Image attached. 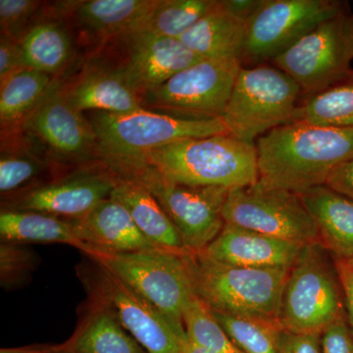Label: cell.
Segmentation results:
<instances>
[{
	"mask_svg": "<svg viewBox=\"0 0 353 353\" xmlns=\"http://www.w3.org/2000/svg\"><path fill=\"white\" fill-rule=\"evenodd\" d=\"M259 182L301 194L326 185L333 172L353 157V128L292 122L255 141Z\"/></svg>",
	"mask_w": 353,
	"mask_h": 353,
	"instance_id": "6da1fadb",
	"label": "cell"
},
{
	"mask_svg": "<svg viewBox=\"0 0 353 353\" xmlns=\"http://www.w3.org/2000/svg\"><path fill=\"white\" fill-rule=\"evenodd\" d=\"M97 136L99 162L118 180L136 182L157 148L185 139L230 134L222 119H190L139 109L129 113L85 112Z\"/></svg>",
	"mask_w": 353,
	"mask_h": 353,
	"instance_id": "7a4b0ae2",
	"label": "cell"
},
{
	"mask_svg": "<svg viewBox=\"0 0 353 353\" xmlns=\"http://www.w3.org/2000/svg\"><path fill=\"white\" fill-rule=\"evenodd\" d=\"M148 165L166 180L232 190L259 182L255 145L231 134L185 139L157 148Z\"/></svg>",
	"mask_w": 353,
	"mask_h": 353,
	"instance_id": "3957f363",
	"label": "cell"
},
{
	"mask_svg": "<svg viewBox=\"0 0 353 353\" xmlns=\"http://www.w3.org/2000/svg\"><path fill=\"white\" fill-rule=\"evenodd\" d=\"M194 294L212 310L279 320L290 268H245L185 253Z\"/></svg>",
	"mask_w": 353,
	"mask_h": 353,
	"instance_id": "277c9868",
	"label": "cell"
},
{
	"mask_svg": "<svg viewBox=\"0 0 353 353\" xmlns=\"http://www.w3.org/2000/svg\"><path fill=\"white\" fill-rule=\"evenodd\" d=\"M299 83L275 67H241L222 121L229 134L255 145L267 132L294 121Z\"/></svg>",
	"mask_w": 353,
	"mask_h": 353,
	"instance_id": "5b68a950",
	"label": "cell"
},
{
	"mask_svg": "<svg viewBox=\"0 0 353 353\" xmlns=\"http://www.w3.org/2000/svg\"><path fill=\"white\" fill-rule=\"evenodd\" d=\"M185 253L152 248L97 252L90 257L152 304L179 332L185 333L183 311L196 296Z\"/></svg>",
	"mask_w": 353,
	"mask_h": 353,
	"instance_id": "8992f818",
	"label": "cell"
},
{
	"mask_svg": "<svg viewBox=\"0 0 353 353\" xmlns=\"http://www.w3.org/2000/svg\"><path fill=\"white\" fill-rule=\"evenodd\" d=\"M345 315L336 265L319 243L304 245L288 276L279 321L289 331L322 334Z\"/></svg>",
	"mask_w": 353,
	"mask_h": 353,
	"instance_id": "52a82bcc",
	"label": "cell"
},
{
	"mask_svg": "<svg viewBox=\"0 0 353 353\" xmlns=\"http://www.w3.org/2000/svg\"><path fill=\"white\" fill-rule=\"evenodd\" d=\"M19 134L51 164L78 168L101 164L92 124L70 103L59 79L26 119Z\"/></svg>",
	"mask_w": 353,
	"mask_h": 353,
	"instance_id": "ba28073f",
	"label": "cell"
},
{
	"mask_svg": "<svg viewBox=\"0 0 353 353\" xmlns=\"http://www.w3.org/2000/svg\"><path fill=\"white\" fill-rule=\"evenodd\" d=\"M353 13L324 21L273 60L305 94L322 92L353 74Z\"/></svg>",
	"mask_w": 353,
	"mask_h": 353,
	"instance_id": "9c48e42d",
	"label": "cell"
},
{
	"mask_svg": "<svg viewBox=\"0 0 353 353\" xmlns=\"http://www.w3.org/2000/svg\"><path fill=\"white\" fill-rule=\"evenodd\" d=\"M241 61L201 59L141 97L146 110L190 119H222Z\"/></svg>",
	"mask_w": 353,
	"mask_h": 353,
	"instance_id": "30bf717a",
	"label": "cell"
},
{
	"mask_svg": "<svg viewBox=\"0 0 353 353\" xmlns=\"http://www.w3.org/2000/svg\"><path fill=\"white\" fill-rule=\"evenodd\" d=\"M225 224L301 245L319 243L314 222L301 194L259 182L229 190Z\"/></svg>",
	"mask_w": 353,
	"mask_h": 353,
	"instance_id": "8fae6325",
	"label": "cell"
},
{
	"mask_svg": "<svg viewBox=\"0 0 353 353\" xmlns=\"http://www.w3.org/2000/svg\"><path fill=\"white\" fill-rule=\"evenodd\" d=\"M333 0H263L245 23L241 60L253 63L272 60L292 48L324 21L345 10Z\"/></svg>",
	"mask_w": 353,
	"mask_h": 353,
	"instance_id": "7c38bea8",
	"label": "cell"
},
{
	"mask_svg": "<svg viewBox=\"0 0 353 353\" xmlns=\"http://www.w3.org/2000/svg\"><path fill=\"white\" fill-rule=\"evenodd\" d=\"M136 182L145 185L159 202L178 230L188 252L205 250L224 228L223 208L229 189L173 183L152 167Z\"/></svg>",
	"mask_w": 353,
	"mask_h": 353,
	"instance_id": "4fadbf2b",
	"label": "cell"
},
{
	"mask_svg": "<svg viewBox=\"0 0 353 353\" xmlns=\"http://www.w3.org/2000/svg\"><path fill=\"white\" fill-rule=\"evenodd\" d=\"M117 182L118 179L103 165L82 167L50 183L16 192L2 209L80 220L110 197Z\"/></svg>",
	"mask_w": 353,
	"mask_h": 353,
	"instance_id": "5bb4252c",
	"label": "cell"
},
{
	"mask_svg": "<svg viewBox=\"0 0 353 353\" xmlns=\"http://www.w3.org/2000/svg\"><path fill=\"white\" fill-rule=\"evenodd\" d=\"M95 287L101 301L146 353H185L181 333L131 287L99 266Z\"/></svg>",
	"mask_w": 353,
	"mask_h": 353,
	"instance_id": "9a60e30c",
	"label": "cell"
},
{
	"mask_svg": "<svg viewBox=\"0 0 353 353\" xmlns=\"http://www.w3.org/2000/svg\"><path fill=\"white\" fill-rule=\"evenodd\" d=\"M120 39L126 43L127 57L124 63L116 69L139 97L201 60L180 39L139 32Z\"/></svg>",
	"mask_w": 353,
	"mask_h": 353,
	"instance_id": "2e32d148",
	"label": "cell"
},
{
	"mask_svg": "<svg viewBox=\"0 0 353 353\" xmlns=\"http://www.w3.org/2000/svg\"><path fill=\"white\" fill-rule=\"evenodd\" d=\"M303 246L225 224L217 238L201 252L215 261L232 266L290 269L296 263Z\"/></svg>",
	"mask_w": 353,
	"mask_h": 353,
	"instance_id": "e0dca14e",
	"label": "cell"
},
{
	"mask_svg": "<svg viewBox=\"0 0 353 353\" xmlns=\"http://www.w3.org/2000/svg\"><path fill=\"white\" fill-rule=\"evenodd\" d=\"M70 103L85 113H129L143 109L141 97L116 68L90 65L72 82L63 83Z\"/></svg>",
	"mask_w": 353,
	"mask_h": 353,
	"instance_id": "ac0fdd59",
	"label": "cell"
},
{
	"mask_svg": "<svg viewBox=\"0 0 353 353\" xmlns=\"http://www.w3.org/2000/svg\"><path fill=\"white\" fill-rule=\"evenodd\" d=\"M75 221L79 236L94 250V253L134 252L159 248L141 233L127 209L111 197L99 203L83 219Z\"/></svg>",
	"mask_w": 353,
	"mask_h": 353,
	"instance_id": "d6986e66",
	"label": "cell"
},
{
	"mask_svg": "<svg viewBox=\"0 0 353 353\" xmlns=\"http://www.w3.org/2000/svg\"><path fill=\"white\" fill-rule=\"evenodd\" d=\"M314 222L319 243L334 260H353V199L326 185L301 194Z\"/></svg>",
	"mask_w": 353,
	"mask_h": 353,
	"instance_id": "ffe728a7",
	"label": "cell"
},
{
	"mask_svg": "<svg viewBox=\"0 0 353 353\" xmlns=\"http://www.w3.org/2000/svg\"><path fill=\"white\" fill-rule=\"evenodd\" d=\"M159 0H88L62 2L65 17L72 15L97 38L122 39L138 31Z\"/></svg>",
	"mask_w": 353,
	"mask_h": 353,
	"instance_id": "44dd1931",
	"label": "cell"
},
{
	"mask_svg": "<svg viewBox=\"0 0 353 353\" xmlns=\"http://www.w3.org/2000/svg\"><path fill=\"white\" fill-rule=\"evenodd\" d=\"M201 59H241L245 22L230 13L217 0L214 8L180 38Z\"/></svg>",
	"mask_w": 353,
	"mask_h": 353,
	"instance_id": "7402d4cb",
	"label": "cell"
},
{
	"mask_svg": "<svg viewBox=\"0 0 353 353\" xmlns=\"http://www.w3.org/2000/svg\"><path fill=\"white\" fill-rule=\"evenodd\" d=\"M110 197L127 209L141 233L158 248L179 253L189 252L175 225L145 185L118 180Z\"/></svg>",
	"mask_w": 353,
	"mask_h": 353,
	"instance_id": "603a6c76",
	"label": "cell"
},
{
	"mask_svg": "<svg viewBox=\"0 0 353 353\" xmlns=\"http://www.w3.org/2000/svg\"><path fill=\"white\" fill-rule=\"evenodd\" d=\"M0 236L2 241L8 243H64L75 246L88 255L94 253L79 236L75 220L46 213L2 209Z\"/></svg>",
	"mask_w": 353,
	"mask_h": 353,
	"instance_id": "cb8c5ba5",
	"label": "cell"
},
{
	"mask_svg": "<svg viewBox=\"0 0 353 353\" xmlns=\"http://www.w3.org/2000/svg\"><path fill=\"white\" fill-rule=\"evenodd\" d=\"M57 78L31 68L21 69L0 82L1 137L19 134Z\"/></svg>",
	"mask_w": 353,
	"mask_h": 353,
	"instance_id": "d4e9b609",
	"label": "cell"
},
{
	"mask_svg": "<svg viewBox=\"0 0 353 353\" xmlns=\"http://www.w3.org/2000/svg\"><path fill=\"white\" fill-rule=\"evenodd\" d=\"M26 68L38 70L57 78L74 57V46L59 17L43 18L20 41Z\"/></svg>",
	"mask_w": 353,
	"mask_h": 353,
	"instance_id": "484cf974",
	"label": "cell"
},
{
	"mask_svg": "<svg viewBox=\"0 0 353 353\" xmlns=\"http://www.w3.org/2000/svg\"><path fill=\"white\" fill-rule=\"evenodd\" d=\"M0 154V192L12 194L36 180L51 164L21 134L2 137Z\"/></svg>",
	"mask_w": 353,
	"mask_h": 353,
	"instance_id": "4316f807",
	"label": "cell"
},
{
	"mask_svg": "<svg viewBox=\"0 0 353 353\" xmlns=\"http://www.w3.org/2000/svg\"><path fill=\"white\" fill-rule=\"evenodd\" d=\"M66 345L71 353H146L109 309L95 313Z\"/></svg>",
	"mask_w": 353,
	"mask_h": 353,
	"instance_id": "83f0119b",
	"label": "cell"
},
{
	"mask_svg": "<svg viewBox=\"0 0 353 353\" xmlns=\"http://www.w3.org/2000/svg\"><path fill=\"white\" fill-rule=\"evenodd\" d=\"M294 122L319 127L353 128V74L343 82L309 95L297 108Z\"/></svg>",
	"mask_w": 353,
	"mask_h": 353,
	"instance_id": "f1b7e54d",
	"label": "cell"
},
{
	"mask_svg": "<svg viewBox=\"0 0 353 353\" xmlns=\"http://www.w3.org/2000/svg\"><path fill=\"white\" fill-rule=\"evenodd\" d=\"M210 310L241 352L279 353V336L283 330L279 320Z\"/></svg>",
	"mask_w": 353,
	"mask_h": 353,
	"instance_id": "f546056e",
	"label": "cell"
},
{
	"mask_svg": "<svg viewBox=\"0 0 353 353\" xmlns=\"http://www.w3.org/2000/svg\"><path fill=\"white\" fill-rule=\"evenodd\" d=\"M216 3L217 0H159L137 32L180 39Z\"/></svg>",
	"mask_w": 353,
	"mask_h": 353,
	"instance_id": "4dcf8cb0",
	"label": "cell"
},
{
	"mask_svg": "<svg viewBox=\"0 0 353 353\" xmlns=\"http://www.w3.org/2000/svg\"><path fill=\"white\" fill-rule=\"evenodd\" d=\"M188 336L201 347L214 353H245L232 341L210 308L194 296L183 311Z\"/></svg>",
	"mask_w": 353,
	"mask_h": 353,
	"instance_id": "1f68e13d",
	"label": "cell"
},
{
	"mask_svg": "<svg viewBox=\"0 0 353 353\" xmlns=\"http://www.w3.org/2000/svg\"><path fill=\"white\" fill-rule=\"evenodd\" d=\"M43 4L34 0H0L1 34L20 41L41 20L39 14Z\"/></svg>",
	"mask_w": 353,
	"mask_h": 353,
	"instance_id": "d6a6232c",
	"label": "cell"
},
{
	"mask_svg": "<svg viewBox=\"0 0 353 353\" xmlns=\"http://www.w3.org/2000/svg\"><path fill=\"white\" fill-rule=\"evenodd\" d=\"M0 270L2 285H12L25 280L34 268L36 260L28 250L21 248L20 243L2 241L0 246Z\"/></svg>",
	"mask_w": 353,
	"mask_h": 353,
	"instance_id": "836d02e7",
	"label": "cell"
},
{
	"mask_svg": "<svg viewBox=\"0 0 353 353\" xmlns=\"http://www.w3.org/2000/svg\"><path fill=\"white\" fill-rule=\"evenodd\" d=\"M321 343L323 353H353V330L347 315L324 330Z\"/></svg>",
	"mask_w": 353,
	"mask_h": 353,
	"instance_id": "e575fe53",
	"label": "cell"
},
{
	"mask_svg": "<svg viewBox=\"0 0 353 353\" xmlns=\"http://www.w3.org/2000/svg\"><path fill=\"white\" fill-rule=\"evenodd\" d=\"M279 353H323L321 334L296 333L283 328L279 336Z\"/></svg>",
	"mask_w": 353,
	"mask_h": 353,
	"instance_id": "d590c367",
	"label": "cell"
},
{
	"mask_svg": "<svg viewBox=\"0 0 353 353\" xmlns=\"http://www.w3.org/2000/svg\"><path fill=\"white\" fill-rule=\"evenodd\" d=\"M26 68L20 41L6 34L0 37V82L21 69Z\"/></svg>",
	"mask_w": 353,
	"mask_h": 353,
	"instance_id": "8d00e7d4",
	"label": "cell"
},
{
	"mask_svg": "<svg viewBox=\"0 0 353 353\" xmlns=\"http://www.w3.org/2000/svg\"><path fill=\"white\" fill-rule=\"evenodd\" d=\"M345 301V313L353 330V266L341 260H334Z\"/></svg>",
	"mask_w": 353,
	"mask_h": 353,
	"instance_id": "74e56055",
	"label": "cell"
},
{
	"mask_svg": "<svg viewBox=\"0 0 353 353\" xmlns=\"http://www.w3.org/2000/svg\"><path fill=\"white\" fill-rule=\"evenodd\" d=\"M330 189L353 199V157L333 172L326 183Z\"/></svg>",
	"mask_w": 353,
	"mask_h": 353,
	"instance_id": "f35d334b",
	"label": "cell"
},
{
	"mask_svg": "<svg viewBox=\"0 0 353 353\" xmlns=\"http://www.w3.org/2000/svg\"><path fill=\"white\" fill-rule=\"evenodd\" d=\"M263 0H221V4L239 19L246 21L256 12Z\"/></svg>",
	"mask_w": 353,
	"mask_h": 353,
	"instance_id": "ab89813d",
	"label": "cell"
},
{
	"mask_svg": "<svg viewBox=\"0 0 353 353\" xmlns=\"http://www.w3.org/2000/svg\"><path fill=\"white\" fill-rule=\"evenodd\" d=\"M0 353H71L66 343L59 345H31V347L2 348Z\"/></svg>",
	"mask_w": 353,
	"mask_h": 353,
	"instance_id": "60d3db41",
	"label": "cell"
},
{
	"mask_svg": "<svg viewBox=\"0 0 353 353\" xmlns=\"http://www.w3.org/2000/svg\"><path fill=\"white\" fill-rule=\"evenodd\" d=\"M183 352L185 353H214L210 352V350H206V348L201 347V345H196L194 341L190 340L189 336H187L185 343H183Z\"/></svg>",
	"mask_w": 353,
	"mask_h": 353,
	"instance_id": "b9f144b4",
	"label": "cell"
},
{
	"mask_svg": "<svg viewBox=\"0 0 353 353\" xmlns=\"http://www.w3.org/2000/svg\"><path fill=\"white\" fill-rule=\"evenodd\" d=\"M347 263H350V265H352V266H353V260H352V261L347 262Z\"/></svg>",
	"mask_w": 353,
	"mask_h": 353,
	"instance_id": "7bdbcfd3",
	"label": "cell"
}]
</instances>
